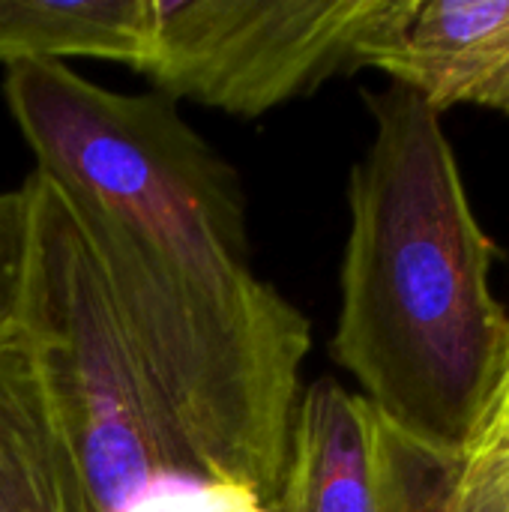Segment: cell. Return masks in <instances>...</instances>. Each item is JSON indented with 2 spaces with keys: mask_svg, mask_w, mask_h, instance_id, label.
<instances>
[{
  "mask_svg": "<svg viewBox=\"0 0 509 512\" xmlns=\"http://www.w3.org/2000/svg\"><path fill=\"white\" fill-rule=\"evenodd\" d=\"M372 144L348 183L333 360L408 441L459 453L480 426L509 345L483 231L432 105L366 93Z\"/></svg>",
  "mask_w": 509,
  "mask_h": 512,
  "instance_id": "1",
  "label": "cell"
},
{
  "mask_svg": "<svg viewBox=\"0 0 509 512\" xmlns=\"http://www.w3.org/2000/svg\"><path fill=\"white\" fill-rule=\"evenodd\" d=\"M12 312L33 336L102 512H276L213 489L141 369L66 189L30 171Z\"/></svg>",
  "mask_w": 509,
  "mask_h": 512,
  "instance_id": "2",
  "label": "cell"
},
{
  "mask_svg": "<svg viewBox=\"0 0 509 512\" xmlns=\"http://www.w3.org/2000/svg\"><path fill=\"white\" fill-rule=\"evenodd\" d=\"M3 96L36 171L210 276H255L243 186L171 99L108 90L57 60L12 66Z\"/></svg>",
  "mask_w": 509,
  "mask_h": 512,
  "instance_id": "3",
  "label": "cell"
},
{
  "mask_svg": "<svg viewBox=\"0 0 509 512\" xmlns=\"http://www.w3.org/2000/svg\"><path fill=\"white\" fill-rule=\"evenodd\" d=\"M405 0H150L138 72L165 99H192L240 120L363 69Z\"/></svg>",
  "mask_w": 509,
  "mask_h": 512,
  "instance_id": "4",
  "label": "cell"
},
{
  "mask_svg": "<svg viewBox=\"0 0 509 512\" xmlns=\"http://www.w3.org/2000/svg\"><path fill=\"white\" fill-rule=\"evenodd\" d=\"M0 512H102L12 306L0 309Z\"/></svg>",
  "mask_w": 509,
  "mask_h": 512,
  "instance_id": "5",
  "label": "cell"
},
{
  "mask_svg": "<svg viewBox=\"0 0 509 512\" xmlns=\"http://www.w3.org/2000/svg\"><path fill=\"white\" fill-rule=\"evenodd\" d=\"M509 51V0H405L372 69L438 114L480 105Z\"/></svg>",
  "mask_w": 509,
  "mask_h": 512,
  "instance_id": "6",
  "label": "cell"
},
{
  "mask_svg": "<svg viewBox=\"0 0 509 512\" xmlns=\"http://www.w3.org/2000/svg\"><path fill=\"white\" fill-rule=\"evenodd\" d=\"M375 465L384 512H509V345L486 414L459 453L426 450L375 411Z\"/></svg>",
  "mask_w": 509,
  "mask_h": 512,
  "instance_id": "7",
  "label": "cell"
},
{
  "mask_svg": "<svg viewBox=\"0 0 509 512\" xmlns=\"http://www.w3.org/2000/svg\"><path fill=\"white\" fill-rule=\"evenodd\" d=\"M276 512H384L375 465V411L342 384L303 390Z\"/></svg>",
  "mask_w": 509,
  "mask_h": 512,
  "instance_id": "8",
  "label": "cell"
},
{
  "mask_svg": "<svg viewBox=\"0 0 509 512\" xmlns=\"http://www.w3.org/2000/svg\"><path fill=\"white\" fill-rule=\"evenodd\" d=\"M150 36V0H0V63L117 60L138 69Z\"/></svg>",
  "mask_w": 509,
  "mask_h": 512,
  "instance_id": "9",
  "label": "cell"
},
{
  "mask_svg": "<svg viewBox=\"0 0 509 512\" xmlns=\"http://www.w3.org/2000/svg\"><path fill=\"white\" fill-rule=\"evenodd\" d=\"M21 192H0V309L12 306L21 258Z\"/></svg>",
  "mask_w": 509,
  "mask_h": 512,
  "instance_id": "10",
  "label": "cell"
},
{
  "mask_svg": "<svg viewBox=\"0 0 509 512\" xmlns=\"http://www.w3.org/2000/svg\"><path fill=\"white\" fill-rule=\"evenodd\" d=\"M480 105L483 108H492V111H501V114H509V51L507 57H504V63H501V69H498V75L492 78V84H489V90H486V96H483Z\"/></svg>",
  "mask_w": 509,
  "mask_h": 512,
  "instance_id": "11",
  "label": "cell"
}]
</instances>
